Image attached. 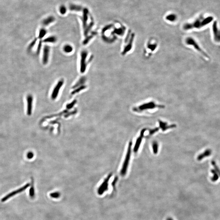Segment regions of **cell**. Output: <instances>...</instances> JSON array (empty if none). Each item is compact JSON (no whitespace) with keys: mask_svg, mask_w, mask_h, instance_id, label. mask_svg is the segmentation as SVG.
I'll return each instance as SVG.
<instances>
[{"mask_svg":"<svg viewBox=\"0 0 220 220\" xmlns=\"http://www.w3.org/2000/svg\"><path fill=\"white\" fill-rule=\"evenodd\" d=\"M212 164L215 169L212 170L211 171V173L213 174V175L211 178V180L212 181L215 182L219 178V176H220V170L214 161H212Z\"/></svg>","mask_w":220,"mask_h":220,"instance_id":"10","label":"cell"},{"mask_svg":"<svg viewBox=\"0 0 220 220\" xmlns=\"http://www.w3.org/2000/svg\"><path fill=\"white\" fill-rule=\"evenodd\" d=\"M63 50L66 53H70L73 50L72 46L69 44L65 45L63 47Z\"/></svg>","mask_w":220,"mask_h":220,"instance_id":"23","label":"cell"},{"mask_svg":"<svg viewBox=\"0 0 220 220\" xmlns=\"http://www.w3.org/2000/svg\"><path fill=\"white\" fill-rule=\"evenodd\" d=\"M164 108L165 106L164 105L158 104L154 101H151L145 103L138 106L134 107L132 108V110L134 112L141 113L148 110L153 109L156 108Z\"/></svg>","mask_w":220,"mask_h":220,"instance_id":"2","label":"cell"},{"mask_svg":"<svg viewBox=\"0 0 220 220\" xmlns=\"http://www.w3.org/2000/svg\"><path fill=\"white\" fill-rule=\"evenodd\" d=\"M50 47L47 45L44 46L43 49V64H46L47 63L49 56Z\"/></svg>","mask_w":220,"mask_h":220,"instance_id":"13","label":"cell"},{"mask_svg":"<svg viewBox=\"0 0 220 220\" xmlns=\"http://www.w3.org/2000/svg\"><path fill=\"white\" fill-rule=\"evenodd\" d=\"M159 130V128H156L153 129H151L149 131V134L151 135L152 134H155V132H157Z\"/></svg>","mask_w":220,"mask_h":220,"instance_id":"31","label":"cell"},{"mask_svg":"<svg viewBox=\"0 0 220 220\" xmlns=\"http://www.w3.org/2000/svg\"><path fill=\"white\" fill-rule=\"evenodd\" d=\"M185 43L187 45L193 46L194 49H196L198 51L200 52V53L203 55L204 56L208 58H209V56L208 54L201 48L199 44L197 43V42L193 38L190 37L187 38L185 40Z\"/></svg>","mask_w":220,"mask_h":220,"instance_id":"5","label":"cell"},{"mask_svg":"<svg viewBox=\"0 0 220 220\" xmlns=\"http://www.w3.org/2000/svg\"><path fill=\"white\" fill-rule=\"evenodd\" d=\"M55 20V18L53 16H49L46 18H45L43 21L42 23L43 25L45 26H48L50 24L53 23Z\"/></svg>","mask_w":220,"mask_h":220,"instance_id":"17","label":"cell"},{"mask_svg":"<svg viewBox=\"0 0 220 220\" xmlns=\"http://www.w3.org/2000/svg\"><path fill=\"white\" fill-rule=\"evenodd\" d=\"M212 153V151L210 149H207L205 150L203 153L201 154L197 157V160L201 161L204 159L205 157L210 156Z\"/></svg>","mask_w":220,"mask_h":220,"instance_id":"16","label":"cell"},{"mask_svg":"<svg viewBox=\"0 0 220 220\" xmlns=\"http://www.w3.org/2000/svg\"><path fill=\"white\" fill-rule=\"evenodd\" d=\"M213 18L212 16H209L204 18L203 16H201L197 19L192 23H189L185 24L183 29L185 30H190L193 28H201V27L209 24L212 21Z\"/></svg>","mask_w":220,"mask_h":220,"instance_id":"1","label":"cell"},{"mask_svg":"<svg viewBox=\"0 0 220 220\" xmlns=\"http://www.w3.org/2000/svg\"><path fill=\"white\" fill-rule=\"evenodd\" d=\"M86 88V86H85V85H82V86H80V87H77L76 89H75L74 90H73V91L71 92V94H72V95H74L75 94L78 93V92H80V91H81V90H83L84 89H85Z\"/></svg>","mask_w":220,"mask_h":220,"instance_id":"24","label":"cell"},{"mask_svg":"<svg viewBox=\"0 0 220 220\" xmlns=\"http://www.w3.org/2000/svg\"><path fill=\"white\" fill-rule=\"evenodd\" d=\"M166 19L171 22L174 21L176 19V16L174 14H171L166 16Z\"/></svg>","mask_w":220,"mask_h":220,"instance_id":"26","label":"cell"},{"mask_svg":"<svg viewBox=\"0 0 220 220\" xmlns=\"http://www.w3.org/2000/svg\"><path fill=\"white\" fill-rule=\"evenodd\" d=\"M132 141H130L129 143V146L128 147L127 150V154L126 155L125 158L124 159V162L123 163L122 165V168L121 169L120 171V175L122 176H124L127 174V171L128 168L129 166V161L130 160V158L131 157V148H132Z\"/></svg>","mask_w":220,"mask_h":220,"instance_id":"4","label":"cell"},{"mask_svg":"<svg viewBox=\"0 0 220 220\" xmlns=\"http://www.w3.org/2000/svg\"><path fill=\"white\" fill-rule=\"evenodd\" d=\"M88 11L87 9H85L84 10L83 17V27L84 29L87 27V21L88 20Z\"/></svg>","mask_w":220,"mask_h":220,"instance_id":"18","label":"cell"},{"mask_svg":"<svg viewBox=\"0 0 220 220\" xmlns=\"http://www.w3.org/2000/svg\"><path fill=\"white\" fill-rule=\"evenodd\" d=\"M57 41V38L55 36H50L49 37L45 39L43 41L44 43H55Z\"/></svg>","mask_w":220,"mask_h":220,"instance_id":"20","label":"cell"},{"mask_svg":"<svg viewBox=\"0 0 220 220\" xmlns=\"http://www.w3.org/2000/svg\"><path fill=\"white\" fill-rule=\"evenodd\" d=\"M134 39V34L131 33V31H129L124 41V45L122 52L123 55H125L132 49Z\"/></svg>","mask_w":220,"mask_h":220,"instance_id":"3","label":"cell"},{"mask_svg":"<svg viewBox=\"0 0 220 220\" xmlns=\"http://www.w3.org/2000/svg\"><path fill=\"white\" fill-rule=\"evenodd\" d=\"M29 185H30V184L27 183V184H26L25 185H24L23 187H21L20 188L18 189V190H16L14 191V192H11V193H9V194L5 196L2 199L1 201L2 202H5V201H7L9 198L12 197V196H14L16 194H17L18 193H20L21 192H23V191L25 190V189L27 188V187H29Z\"/></svg>","mask_w":220,"mask_h":220,"instance_id":"9","label":"cell"},{"mask_svg":"<svg viewBox=\"0 0 220 220\" xmlns=\"http://www.w3.org/2000/svg\"><path fill=\"white\" fill-rule=\"evenodd\" d=\"M173 220L172 218H168L167 219V220Z\"/></svg>","mask_w":220,"mask_h":220,"instance_id":"34","label":"cell"},{"mask_svg":"<svg viewBox=\"0 0 220 220\" xmlns=\"http://www.w3.org/2000/svg\"><path fill=\"white\" fill-rule=\"evenodd\" d=\"M88 53L85 50L82 51L81 53V59H80V71L81 73H84L86 71L87 68V58Z\"/></svg>","mask_w":220,"mask_h":220,"instance_id":"7","label":"cell"},{"mask_svg":"<svg viewBox=\"0 0 220 220\" xmlns=\"http://www.w3.org/2000/svg\"><path fill=\"white\" fill-rule=\"evenodd\" d=\"M33 156H34V154L32 152H29L28 154H27V157L28 158V159H32Z\"/></svg>","mask_w":220,"mask_h":220,"instance_id":"33","label":"cell"},{"mask_svg":"<svg viewBox=\"0 0 220 220\" xmlns=\"http://www.w3.org/2000/svg\"><path fill=\"white\" fill-rule=\"evenodd\" d=\"M152 148L153 152L155 154H157L158 153L159 144L156 141H154L152 143Z\"/></svg>","mask_w":220,"mask_h":220,"instance_id":"22","label":"cell"},{"mask_svg":"<svg viewBox=\"0 0 220 220\" xmlns=\"http://www.w3.org/2000/svg\"><path fill=\"white\" fill-rule=\"evenodd\" d=\"M159 128L161 129V130L163 131H166L169 129H173L176 127L175 124H171L169 125H168V123L164 122L161 120H159Z\"/></svg>","mask_w":220,"mask_h":220,"instance_id":"14","label":"cell"},{"mask_svg":"<svg viewBox=\"0 0 220 220\" xmlns=\"http://www.w3.org/2000/svg\"><path fill=\"white\" fill-rule=\"evenodd\" d=\"M214 37L216 42H220V30L218 29L217 22H215L212 25Z\"/></svg>","mask_w":220,"mask_h":220,"instance_id":"12","label":"cell"},{"mask_svg":"<svg viewBox=\"0 0 220 220\" xmlns=\"http://www.w3.org/2000/svg\"><path fill=\"white\" fill-rule=\"evenodd\" d=\"M49 196L51 198H52L53 199H58L60 198V197L61 196V193L60 192H58V191H55V192H53L50 193Z\"/></svg>","mask_w":220,"mask_h":220,"instance_id":"21","label":"cell"},{"mask_svg":"<svg viewBox=\"0 0 220 220\" xmlns=\"http://www.w3.org/2000/svg\"><path fill=\"white\" fill-rule=\"evenodd\" d=\"M29 195L31 197H33L35 195V190H34L33 181H32V186L29 190Z\"/></svg>","mask_w":220,"mask_h":220,"instance_id":"28","label":"cell"},{"mask_svg":"<svg viewBox=\"0 0 220 220\" xmlns=\"http://www.w3.org/2000/svg\"><path fill=\"white\" fill-rule=\"evenodd\" d=\"M76 102H77V101H76V100H73L72 102L70 104H68L67 105L66 108H67V109H70L71 108H72L73 107V106H74V105L76 104Z\"/></svg>","mask_w":220,"mask_h":220,"instance_id":"29","label":"cell"},{"mask_svg":"<svg viewBox=\"0 0 220 220\" xmlns=\"http://www.w3.org/2000/svg\"><path fill=\"white\" fill-rule=\"evenodd\" d=\"M64 83V80L62 79L60 80V81L58 82L56 85H55V87L53 88V90L52 94H51V97L52 99L54 100V99H56L57 97H58L59 91H60L61 88L63 86Z\"/></svg>","mask_w":220,"mask_h":220,"instance_id":"8","label":"cell"},{"mask_svg":"<svg viewBox=\"0 0 220 220\" xmlns=\"http://www.w3.org/2000/svg\"><path fill=\"white\" fill-rule=\"evenodd\" d=\"M86 81V78L85 77H82L79 80L78 82L76 83V85H75L73 87V88H77L79 87V86L81 85H83L85 83V82Z\"/></svg>","mask_w":220,"mask_h":220,"instance_id":"19","label":"cell"},{"mask_svg":"<svg viewBox=\"0 0 220 220\" xmlns=\"http://www.w3.org/2000/svg\"><path fill=\"white\" fill-rule=\"evenodd\" d=\"M70 9L71 10H74L79 11L81 10V7L80 6L76 5H71L70 6Z\"/></svg>","mask_w":220,"mask_h":220,"instance_id":"27","label":"cell"},{"mask_svg":"<svg viewBox=\"0 0 220 220\" xmlns=\"http://www.w3.org/2000/svg\"><path fill=\"white\" fill-rule=\"evenodd\" d=\"M146 129H142L141 130V132H140V135L138 137L135 143V145H134V149H133V151L135 153L137 152L139 150L140 144L141 143L142 139H143V136H144V134L145 132L146 131Z\"/></svg>","mask_w":220,"mask_h":220,"instance_id":"11","label":"cell"},{"mask_svg":"<svg viewBox=\"0 0 220 220\" xmlns=\"http://www.w3.org/2000/svg\"><path fill=\"white\" fill-rule=\"evenodd\" d=\"M93 37V36H88V37L85 40V41H84V44H87L88 42L90 41V40Z\"/></svg>","mask_w":220,"mask_h":220,"instance_id":"32","label":"cell"},{"mask_svg":"<svg viewBox=\"0 0 220 220\" xmlns=\"http://www.w3.org/2000/svg\"><path fill=\"white\" fill-rule=\"evenodd\" d=\"M112 173H110L108 175L107 177L104 180L101 185L97 188V194L99 196L102 195L104 193L108 191V182L112 176Z\"/></svg>","mask_w":220,"mask_h":220,"instance_id":"6","label":"cell"},{"mask_svg":"<svg viewBox=\"0 0 220 220\" xmlns=\"http://www.w3.org/2000/svg\"><path fill=\"white\" fill-rule=\"evenodd\" d=\"M46 34V30L44 29H41L40 30L39 33V39H41L43 38L44 36H45V35Z\"/></svg>","mask_w":220,"mask_h":220,"instance_id":"25","label":"cell"},{"mask_svg":"<svg viewBox=\"0 0 220 220\" xmlns=\"http://www.w3.org/2000/svg\"><path fill=\"white\" fill-rule=\"evenodd\" d=\"M27 114L30 115L32 114V103L33 102V97L32 95H28L27 97Z\"/></svg>","mask_w":220,"mask_h":220,"instance_id":"15","label":"cell"},{"mask_svg":"<svg viewBox=\"0 0 220 220\" xmlns=\"http://www.w3.org/2000/svg\"><path fill=\"white\" fill-rule=\"evenodd\" d=\"M60 12L62 14H65L67 11V9L66 7H64V6H61L60 9Z\"/></svg>","mask_w":220,"mask_h":220,"instance_id":"30","label":"cell"}]
</instances>
